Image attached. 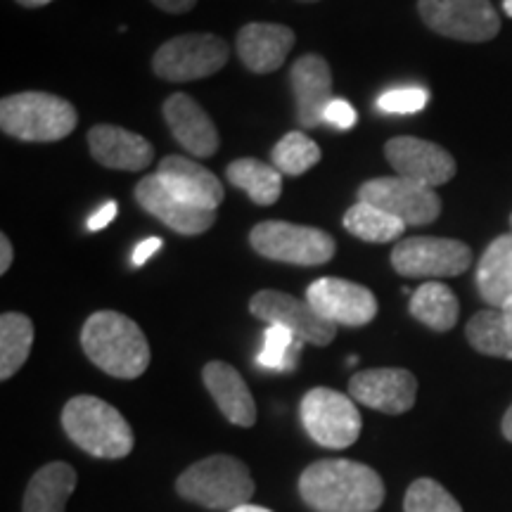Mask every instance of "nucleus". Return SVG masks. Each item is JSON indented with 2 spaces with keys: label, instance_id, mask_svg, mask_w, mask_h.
<instances>
[{
  "label": "nucleus",
  "instance_id": "nucleus-1",
  "mask_svg": "<svg viewBox=\"0 0 512 512\" xmlns=\"http://www.w3.org/2000/svg\"><path fill=\"white\" fill-rule=\"evenodd\" d=\"M299 496L316 512H377L384 482L373 467L347 458H325L299 477Z\"/></svg>",
  "mask_w": 512,
  "mask_h": 512
},
{
  "label": "nucleus",
  "instance_id": "nucleus-2",
  "mask_svg": "<svg viewBox=\"0 0 512 512\" xmlns=\"http://www.w3.org/2000/svg\"><path fill=\"white\" fill-rule=\"evenodd\" d=\"M83 354L102 373L136 380L150 366V344L136 320L119 311H98L81 330Z\"/></svg>",
  "mask_w": 512,
  "mask_h": 512
},
{
  "label": "nucleus",
  "instance_id": "nucleus-3",
  "mask_svg": "<svg viewBox=\"0 0 512 512\" xmlns=\"http://www.w3.org/2000/svg\"><path fill=\"white\" fill-rule=\"evenodd\" d=\"M62 427L81 451L95 458L119 460L133 451L131 425L112 403L91 394H79L62 408Z\"/></svg>",
  "mask_w": 512,
  "mask_h": 512
},
{
  "label": "nucleus",
  "instance_id": "nucleus-4",
  "mask_svg": "<svg viewBox=\"0 0 512 512\" xmlns=\"http://www.w3.org/2000/svg\"><path fill=\"white\" fill-rule=\"evenodd\" d=\"M76 124L79 114L60 95L27 91L0 100V128L22 143H57L72 136Z\"/></svg>",
  "mask_w": 512,
  "mask_h": 512
},
{
  "label": "nucleus",
  "instance_id": "nucleus-5",
  "mask_svg": "<svg viewBox=\"0 0 512 512\" xmlns=\"http://www.w3.org/2000/svg\"><path fill=\"white\" fill-rule=\"evenodd\" d=\"M178 496L209 510H233L252 501L256 486L242 460L216 453L192 463L176 479Z\"/></svg>",
  "mask_w": 512,
  "mask_h": 512
},
{
  "label": "nucleus",
  "instance_id": "nucleus-6",
  "mask_svg": "<svg viewBox=\"0 0 512 512\" xmlns=\"http://www.w3.org/2000/svg\"><path fill=\"white\" fill-rule=\"evenodd\" d=\"M254 252L294 266H323L335 256L337 242L325 230L290 221H264L249 233Z\"/></svg>",
  "mask_w": 512,
  "mask_h": 512
},
{
  "label": "nucleus",
  "instance_id": "nucleus-7",
  "mask_svg": "<svg viewBox=\"0 0 512 512\" xmlns=\"http://www.w3.org/2000/svg\"><path fill=\"white\" fill-rule=\"evenodd\" d=\"M299 415L309 437L323 448L354 446L361 437L363 420L351 396L328 387H316L304 394L299 403Z\"/></svg>",
  "mask_w": 512,
  "mask_h": 512
},
{
  "label": "nucleus",
  "instance_id": "nucleus-8",
  "mask_svg": "<svg viewBox=\"0 0 512 512\" xmlns=\"http://www.w3.org/2000/svg\"><path fill=\"white\" fill-rule=\"evenodd\" d=\"M230 57L228 43L216 34H183L159 46L152 69L159 79L185 83L219 74Z\"/></svg>",
  "mask_w": 512,
  "mask_h": 512
},
{
  "label": "nucleus",
  "instance_id": "nucleus-9",
  "mask_svg": "<svg viewBox=\"0 0 512 512\" xmlns=\"http://www.w3.org/2000/svg\"><path fill=\"white\" fill-rule=\"evenodd\" d=\"M420 19L434 34L463 43H486L501 31L491 0H418Z\"/></svg>",
  "mask_w": 512,
  "mask_h": 512
},
{
  "label": "nucleus",
  "instance_id": "nucleus-10",
  "mask_svg": "<svg viewBox=\"0 0 512 512\" xmlns=\"http://www.w3.org/2000/svg\"><path fill=\"white\" fill-rule=\"evenodd\" d=\"M392 266L403 278H456L472 266V249L453 238H406L392 249Z\"/></svg>",
  "mask_w": 512,
  "mask_h": 512
},
{
  "label": "nucleus",
  "instance_id": "nucleus-11",
  "mask_svg": "<svg viewBox=\"0 0 512 512\" xmlns=\"http://www.w3.org/2000/svg\"><path fill=\"white\" fill-rule=\"evenodd\" d=\"M358 202L375 204L406 226H427V223L437 221L441 214V197L434 188L401 176H382L366 181L358 188Z\"/></svg>",
  "mask_w": 512,
  "mask_h": 512
},
{
  "label": "nucleus",
  "instance_id": "nucleus-12",
  "mask_svg": "<svg viewBox=\"0 0 512 512\" xmlns=\"http://www.w3.org/2000/svg\"><path fill=\"white\" fill-rule=\"evenodd\" d=\"M249 311L268 325H285L313 347H328L337 335V325L328 323L306 299H297L280 290L256 292L249 302Z\"/></svg>",
  "mask_w": 512,
  "mask_h": 512
},
{
  "label": "nucleus",
  "instance_id": "nucleus-13",
  "mask_svg": "<svg viewBox=\"0 0 512 512\" xmlns=\"http://www.w3.org/2000/svg\"><path fill=\"white\" fill-rule=\"evenodd\" d=\"M384 157L392 164L396 176L408 178V181L422 183L427 188H437L456 176V159L444 147L413 136H399L387 140L384 145Z\"/></svg>",
  "mask_w": 512,
  "mask_h": 512
},
{
  "label": "nucleus",
  "instance_id": "nucleus-14",
  "mask_svg": "<svg viewBox=\"0 0 512 512\" xmlns=\"http://www.w3.org/2000/svg\"><path fill=\"white\" fill-rule=\"evenodd\" d=\"M306 302L332 325L363 328L377 316V299L366 285L344 278H320L306 290Z\"/></svg>",
  "mask_w": 512,
  "mask_h": 512
},
{
  "label": "nucleus",
  "instance_id": "nucleus-15",
  "mask_svg": "<svg viewBox=\"0 0 512 512\" xmlns=\"http://www.w3.org/2000/svg\"><path fill=\"white\" fill-rule=\"evenodd\" d=\"M351 399L384 415H403L418 399V380L403 368H370L351 375Z\"/></svg>",
  "mask_w": 512,
  "mask_h": 512
},
{
  "label": "nucleus",
  "instance_id": "nucleus-16",
  "mask_svg": "<svg viewBox=\"0 0 512 512\" xmlns=\"http://www.w3.org/2000/svg\"><path fill=\"white\" fill-rule=\"evenodd\" d=\"M136 202L147 214L162 221L166 228H171L178 235H202L214 226L216 211L192 207V204L178 200L164 188L162 178L157 174L145 176L136 185Z\"/></svg>",
  "mask_w": 512,
  "mask_h": 512
},
{
  "label": "nucleus",
  "instance_id": "nucleus-17",
  "mask_svg": "<svg viewBox=\"0 0 512 512\" xmlns=\"http://www.w3.org/2000/svg\"><path fill=\"white\" fill-rule=\"evenodd\" d=\"M157 176L162 178L164 188L178 200L192 204V207L219 211L226 190L207 166L192 162L188 157L169 155L159 162Z\"/></svg>",
  "mask_w": 512,
  "mask_h": 512
},
{
  "label": "nucleus",
  "instance_id": "nucleus-18",
  "mask_svg": "<svg viewBox=\"0 0 512 512\" xmlns=\"http://www.w3.org/2000/svg\"><path fill=\"white\" fill-rule=\"evenodd\" d=\"M292 93L297 102V121L302 128L323 124L332 102V69L323 55H302L290 69Z\"/></svg>",
  "mask_w": 512,
  "mask_h": 512
},
{
  "label": "nucleus",
  "instance_id": "nucleus-19",
  "mask_svg": "<svg viewBox=\"0 0 512 512\" xmlns=\"http://www.w3.org/2000/svg\"><path fill=\"white\" fill-rule=\"evenodd\" d=\"M162 112L174 138L192 157L207 159L216 155L221 143L219 131L200 102L192 100L188 93H174L166 98Z\"/></svg>",
  "mask_w": 512,
  "mask_h": 512
},
{
  "label": "nucleus",
  "instance_id": "nucleus-20",
  "mask_svg": "<svg viewBox=\"0 0 512 512\" xmlns=\"http://www.w3.org/2000/svg\"><path fill=\"white\" fill-rule=\"evenodd\" d=\"M88 147L95 162L117 171H143L155 159L150 140L114 124L93 126L88 131Z\"/></svg>",
  "mask_w": 512,
  "mask_h": 512
},
{
  "label": "nucleus",
  "instance_id": "nucleus-21",
  "mask_svg": "<svg viewBox=\"0 0 512 512\" xmlns=\"http://www.w3.org/2000/svg\"><path fill=\"white\" fill-rule=\"evenodd\" d=\"M297 43V36L285 24L252 22L238 31V57L249 72L271 74L280 69Z\"/></svg>",
  "mask_w": 512,
  "mask_h": 512
},
{
  "label": "nucleus",
  "instance_id": "nucleus-22",
  "mask_svg": "<svg viewBox=\"0 0 512 512\" xmlns=\"http://www.w3.org/2000/svg\"><path fill=\"white\" fill-rule=\"evenodd\" d=\"M202 380L219 411L238 427H252L256 422V403L247 382L230 363L209 361L202 370Z\"/></svg>",
  "mask_w": 512,
  "mask_h": 512
},
{
  "label": "nucleus",
  "instance_id": "nucleus-23",
  "mask_svg": "<svg viewBox=\"0 0 512 512\" xmlns=\"http://www.w3.org/2000/svg\"><path fill=\"white\" fill-rule=\"evenodd\" d=\"M76 489V470L72 465L55 460L43 465L29 479L24 491L22 512H64L69 496Z\"/></svg>",
  "mask_w": 512,
  "mask_h": 512
},
{
  "label": "nucleus",
  "instance_id": "nucleus-24",
  "mask_svg": "<svg viewBox=\"0 0 512 512\" xmlns=\"http://www.w3.org/2000/svg\"><path fill=\"white\" fill-rule=\"evenodd\" d=\"M477 290L491 309H503L512 297V233L498 235L477 264Z\"/></svg>",
  "mask_w": 512,
  "mask_h": 512
},
{
  "label": "nucleus",
  "instance_id": "nucleus-25",
  "mask_svg": "<svg viewBox=\"0 0 512 512\" xmlns=\"http://www.w3.org/2000/svg\"><path fill=\"white\" fill-rule=\"evenodd\" d=\"M408 311L415 320L434 332H448L456 328L460 316V302L456 292L437 280H427L411 294Z\"/></svg>",
  "mask_w": 512,
  "mask_h": 512
},
{
  "label": "nucleus",
  "instance_id": "nucleus-26",
  "mask_svg": "<svg viewBox=\"0 0 512 512\" xmlns=\"http://www.w3.org/2000/svg\"><path fill=\"white\" fill-rule=\"evenodd\" d=\"M228 183L245 190L249 200L259 207H271L283 195V174L273 164H264L261 159H235L226 169Z\"/></svg>",
  "mask_w": 512,
  "mask_h": 512
},
{
  "label": "nucleus",
  "instance_id": "nucleus-27",
  "mask_svg": "<svg viewBox=\"0 0 512 512\" xmlns=\"http://www.w3.org/2000/svg\"><path fill=\"white\" fill-rule=\"evenodd\" d=\"M34 347V323L29 316L8 311L0 316V380L8 382L27 363Z\"/></svg>",
  "mask_w": 512,
  "mask_h": 512
},
{
  "label": "nucleus",
  "instance_id": "nucleus-28",
  "mask_svg": "<svg viewBox=\"0 0 512 512\" xmlns=\"http://www.w3.org/2000/svg\"><path fill=\"white\" fill-rule=\"evenodd\" d=\"M465 337L470 347L484 356L512 361V332L505 325L501 309H484L467 320Z\"/></svg>",
  "mask_w": 512,
  "mask_h": 512
},
{
  "label": "nucleus",
  "instance_id": "nucleus-29",
  "mask_svg": "<svg viewBox=\"0 0 512 512\" xmlns=\"http://www.w3.org/2000/svg\"><path fill=\"white\" fill-rule=\"evenodd\" d=\"M344 228L351 235L363 242H375V245H384L403 238L406 233V223L396 219V216L387 214V211L375 207L368 202H356L347 214H344Z\"/></svg>",
  "mask_w": 512,
  "mask_h": 512
},
{
  "label": "nucleus",
  "instance_id": "nucleus-30",
  "mask_svg": "<svg viewBox=\"0 0 512 512\" xmlns=\"http://www.w3.org/2000/svg\"><path fill=\"white\" fill-rule=\"evenodd\" d=\"M304 344V339H299L285 325H268L264 332V344L256 354V366L273 370V373H292L299 366Z\"/></svg>",
  "mask_w": 512,
  "mask_h": 512
},
{
  "label": "nucleus",
  "instance_id": "nucleus-31",
  "mask_svg": "<svg viewBox=\"0 0 512 512\" xmlns=\"http://www.w3.org/2000/svg\"><path fill=\"white\" fill-rule=\"evenodd\" d=\"M320 147L304 131H290L273 147V166L283 176H302L320 162Z\"/></svg>",
  "mask_w": 512,
  "mask_h": 512
},
{
  "label": "nucleus",
  "instance_id": "nucleus-32",
  "mask_svg": "<svg viewBox=\"0 0 512 512\" xmlns=\"http://www.w3.org/2000/svg\"><path fill=\"white\" fill-rule=\"evenodd\" d=\"M403 512H463V508L439 482L422 477L408 486Z\"/></svg>",
  "mask_w": 512,
  "mask_h": 512
},
{
  "label": "nucleus",
  "instance_id": "nucleus-33",
  "mask_svg": "<svg viewBox=\"0 0 512 512\" xmlns=\"http://www.w3.org/2000/svg\"><path fill=\"white\" fill-rule=\"evenodd\" d=\"M430 102V93L425 88L408 86V88H394V91H384L377 98V107L387 114H415L425 110Z\"/></svg>",
  "mask_w": 512,
  "mask_h": 512
},
{
  "label": "nucleus",
  "instance_id": "nucleus-34",
  "mask_svg": "<svg viewBox=\"0 0 512 512\" xmlns=\"http://www.w3.org/2000/svg\"><path fill=\"white\" fill-rule=\"evenodd\" d=\"M323 121H328V124L344 128V131H347V128L356 126V110L349 105L347 100L332 98L328 110H325V114H323Z\"/></svg>",
  "mask_w": 512,
  "mask_h": 512
},
{
  "label": "nucleus",
  "instance_id": "nucleus-35",
  "mask_svg": "<svg viewBox=\"0 0 512 512\" xmlns=\"http://www.w3.org/2000/svg\"><path fill=\"white\" fill-rule=\"evenodd\" d=\"M117 211H119L117 202H114V200H107L105 204H102L100 209H95V211H93L91 219L86 221V228L91 230V233H98V230L107 228L114 219H117Z\"/></svg>",
  "mask_w": 512,
  "mask_h": 512
},
{
  "label": "nucleus",
  "instance_id": "nucleus-36",
  "mask_svg": "<svg viewBox=\"0 0 512 512\" xmlns=\"http://www.w3.org/2000/svg\"><path fill=\"white\" fill-rule=\"evenodd\" d=\"M162 247H164V240H159V238L140 240L136 249H133V266L147 264V261L152 259V254H157Z\"/></svg>",
  "mask_w": 512,
  "mask_h": 512
},
{
  "label": "nucleus",
  "instance_id": "nucleus-37",
  "mask_svg": "<svg viewBox=\"0 0 512 512\" xmlns=\"http://www.w3.org/2000/svg\"><path fill=\"white\" fill-rule=\"evenodd\" d=\"M152 5H157L162 12H169V15H183V12L195 8L197 0H152Z\"/></svg>",
  "mask_w": 512,
  "mask_h": 512
},
{
  "label": "nucleus",
  "instance_id": "nucleus-38",
  "mask_svg": "<svg viewBox=\"0 0 512 512\" xmlns=\"http://www.w3.org/2000/svg\"><path fill=\"white\" fill-rule=\"evenodd\" d=\"M12 259H15V249H12V242L5 233H0V273H8L12 266Z\"/></svg>",
  "mask_w": 512,
  "mask_h": 512
},
{
  "label": "nucleus",
  "instance_id": "nucleus-39",
  "mask_svg": "<svg viewBox=\"0 0 512 512\" xmlns=\"http://www.w3.org/2000/svg\"><path fill=\"white\" fill-rule=\"evenodd\" d=\"M501 432H503V437L510 441L512 444V406L508 408V411H505V415H503V422H501Z\"/></svg>",
  "mask_w": 512,
  "mask_h": 512
},
{
  "label": "nucleus",
  "instance_id": "nucleus-40",
  "mask_svg": "<svg viewBox=\"0 0 512 512\" xmlns=\"http://www.w3.org/2000/svg\"><path fill=\"white\" fill-rule=\"evenodd\" d=\"M228 512H273V510L264 508V505H252V503H245V505H240V508H233V510H228Z\"/></svg>",
  "mask_w": 512,
  "mask_h": 512
},
{
  "label": "nucleus",
  "instance_id": "nucleus-41",
  "mask_svg": "<svg viewBox=\"0 0 512 512\" xmlns=\"http://www.w3.org/2000/svg\"><path fill=\"white\" fill-rule=\"evenodd\" d=\"M19 5H22V8H43V5H48V3H53V0H17Z\"/></svg>",
  "mask_w": 512,
  "mask_h": 512
},
{
  "label": "nucleus",
  "instance_id": "nucleus-42",
  "mask_svg": "<svg viewBox=\"0 0 512 512\" xmlns=\"http://www.w3.org/2000/svg\"><path fill=\"white\" fill-rule=\"evenodd\" d=\"M503 318H505V325H508V330L512 332V297L508 299V302L503 304Z\"/></svg>",
  "mask_w": 512,
  "mask_h": 512
},
{
  "label": "nucleus",
  "instance_id": "nucleus-43",
  "mask_svg": "<svg viewBox=\"0 0 512 512\" xmlns=\"http://www.w3.org/2000/svg\"><path fill=\"white\" fill-rule=\"evenodd\" d=\"M503 10H505V15L512 17V0H503Z\"/></svg>",
  "mask_w": 512,
  "mask_h": 512
},
{
  "label": "nucleus",
  "instance_id": "nucleus-44",
  "mask_svg": "<svg viewBox=\"0 0 512 512\" xmlns=\"http://www.w3.org/2000/svg\"><path fill=\"white\" fill-rule=\"evenodd\" d=\"M299 3H318V0H299Z\"/></svg>",
  "mask_w": 512,
  "mask_h": 512
},
{
  "label": "nucleus",
  "instance_id": "nucleus-45",
  "mask_svg": "<svg viewBox=\"0 0 512 512\" xmlns=\"http://www.w3.org/2000/svg\"><path fill=\"white\" fill-rule=\"evenodd\" d=\"M510 233H512V214H510Z\"/></svg>",
  "mask_w": 512,
  "mask_h": 512
}]
</instances>
